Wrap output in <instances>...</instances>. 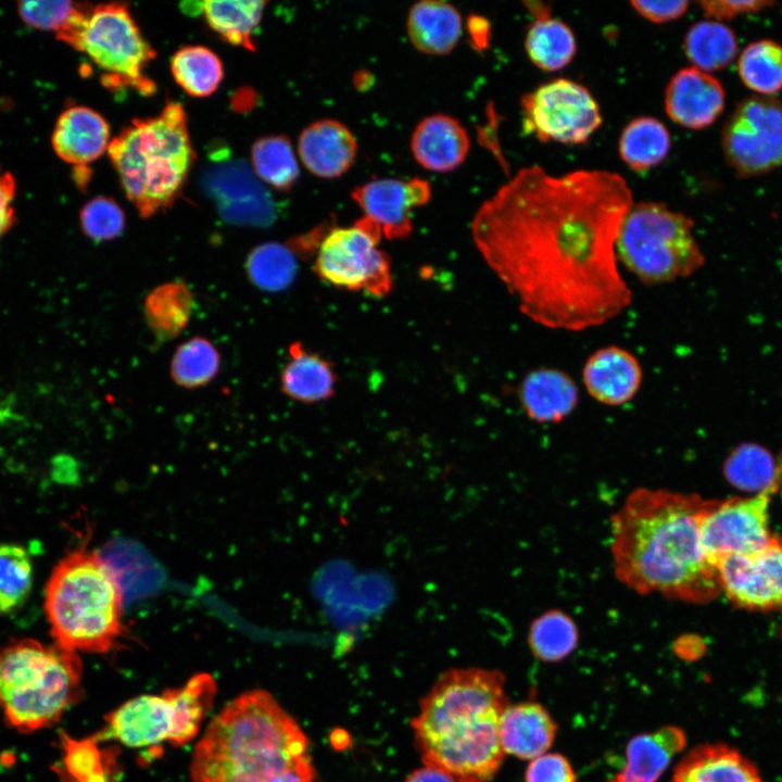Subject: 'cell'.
Returning a JSON list of instances; mask_svg holds the SVG:
<instances>
[{"label": "cell", "mask_w": 782, "mask_h": 782, "mask_svg": "<svg viewBox=\"0 0 782 782\" xmlns=\"http://www.w3.org/2000/svg\"><path fill=\"white\" fill-rule=\"evenodd\" d=\"M525 49L537 67L555 72L572 61L577 43L572 30L564 22L550 16L535 20L530 25L525 38Z\"/></svg>", "instance_id": "obj_33"}, {"label": "cell", "mask_w": 782, "mask_h": 782, "mask_svg": "<svg viewBox=\"0 0 782 782\" xmlns=\"http://www.w3.org/2000/svg\"><path fill=\"white\" fill-rule=\"evenodd\" d=\"M632 204L619 174L553 176L527 166L479 206L471 236L521 314L545 328L583 331L631 304L616 241Z\"/></svg>", "instance_id": "obj_1"}, {"label": "cell", "mask_w": 782, "mask_h": 782, "mask_svg": "<svg viewBox=\"0 0 782 782\" xmlns=\"http://www.w3.org/2000/svg\"><path fill=\"white\" fill-rule=\"evenodd\" d=\"M643 370L636 356L619 345L595 350L582 368V381L588 394L607 406L630 402L639 392Z\"/></svg>", "instance_id": "obj_19"}, {"label": "cell", "mask_w": 782, "mask_h": 782, "mask_svg": "<svg viewBox=\"0 0 782 782\" xmlns=\"http://www.w3.org/2000/svg\"><path fill=\"white\" fill-rule=\"evenodd\" d=\"M706 16L714 21H730L739 15L762 11L774 3L764 0H711L698 2Z\"/></svg>", "instance_id": "obj_46"}, {"label": "cell", "mask_w": 782, "mask_h": 782, "mask_svg": "<svg viewBox=\"0 0 782 782\" xmlns=\"http://www.w3.org/2000/svg\"><path fill=\"white\" fill-rule=\"evenodd\" d=\"M252 168L263 182L282 191L291 189L300 176L292 144L282 135L262 137L253 143Z\"/></svg>", "instance_id": "obj_40"}, {"label": "cell", "mask_w": 782, "mask_h": 782, "mask_svg": "<svg viewBox=\"0 0 782 782\" xmlns=\"http://www.w3.org/2000/svg\"><path fill=\"white\" fill-rule=\"evenodd\" d=\"M724 106L722 84L709 73L693 66L678 71L665 91L667 115L688 129L699 130L710 126Z\"/></svg>", "instance_id": "obj_18"}, {"label": "cell", "mask_w": 782, "mask_h": 782, "mask_svg": "<svg viewBox=\"0 0 782 782\" xmlns=\"http://www.w3.org/2000/svg\"><path fill=\"white\" fill-rule=\"evenodd\" d=\"M298 152L304 166L321 178H336L355 162L357 141L341 122L323 118L306 126L300 134Z\"/></svg>", "instance_id": "obj_20"}, {"label": "cell", "mask_w": 782, "mask_h": 782, "mask_svg": "<svg viewBox=\"0 0 782 782\" xmlns=\"http://www.w3.org/2000/svg\"><path fill=\"white\" fill-rule=\"evenodd\" d=\"M781 485H782V483H781Z\"/></svg>", "instance_id": "obj_54"}, {"label": "cell", "mask_w": 782, "mask_h": 782, "mask_svg": "<svg viewBox=\"0 0 782 782\" xmlns=\"http://www.w3.org/2000/svg\"><path fill=\"white\" fill-rule=\"evenodd\" d=\"M207 160L201 187L225 223L262 228L276 222L278 204L252 166L220 146L210 149Z\"/></svg>", "instance_id": "obj_14"}, {"label": "cell", "mask_w": 782, "mask_h": 782, "mask_svg": "<svg viewBox=\"0 0 782 782\" xmlns=\"http://www.w3.org/2000/svg\"><path fill=\"white\" fill-rule=\"evenodd\" d=\"M721 146L739 177L782 167V100L758 94L741 100L723 125Z\"/></svg>", "instance_id": "obj_12"}, {"label": "cell", "mask_w": 782, "mask_h": 782, "mask_svg": "<svg viewBox=\"0 0 782 782\" xmlns=\"http://www.w3.org/2000/svg\"><path fill=\"white\" fill-rule=\"evenodd\" d=\"M557 726L539 703L524 702L507 706L500 721V741L505 754L533 759L552 746Z\"/></svg>", "instance_id": "obj_24"}, {"label": "cell", "mask_w": 782, "mask_h": 782, "mask_svg": "<svg viewBox=\"0 0 782 782\" xmlns=\"http://www.w3.org/2000/svg\"><path fill=\"white\" fill-rule=\"evenodd\" d=\"M407 35L420 52L431 55L450 53L462 35L463 23L458 10L438 0L416 2L407 15Z\"/></svg>", "instance_id": "obj_27"}, {"label": "cell", "mask_w": 782, "mask_h": 782, "mask_svg": "<svg viewBox=\"0 0 782 782\" xmlns=\"http://www.w3.org/2000/svg\"><path fill=\"white\" fill-rule=\"evenodd\" d=\"M93 737L80 741L64 737L63 782H118L116 748H100Z\"/></svg>", "instance_id": "obj_34"}, {"label": "cell", "mask_w": 782, "mask_h": 782, "mask_svg": "<svg viewBox=\"0 0 782 782\" xmlns=\"http://www.w3.org/2000/svg\"><path fill=\"white\" fill-rule=\"evenodd\" d=\"M671 782H762L755 765L726 744L691 749L673 770Z\"/></svg>", "instance_id": "obj_25"}, {"label": "cell", "mask_w": 782, "mask_h": 782, "mask_svg": "<svg viewBox=\"0 0 782 782\" xmlns=\"http://www.w3.org/2000/svg\"><path fill=\"white\" fill-rule=\"evenodd\" d=\"M685 745L686 735L676 726L632 737L627 745L626 765L614 782H657Z\"/></svg>", "instance_id": "obj_26"}, {"label": "cell", "mask_w": 782, "mask_h": 782, "mask_svg": "<svg viewBox=\"0 0 782 782\" xmlns=\"http://www.w3.org/2000/svg\"><path fill=\"white\" fill-rule=\"evenodd\" d=\"M781 483L782 469L754 496L705 501L698 529L703 548L714 566L724 556L756 551L770 539L769 505Z\"/></svg>", "instance_id": "obj_15"}, {"label": "cell", "mask_w": 782, "mask_h": 782, "mask_svg": "<svg viewBox=\"0 0 782 782\" xmlns=\"http://www.w3.org/2000/svg\"><path fill=\"white\" fill-rule=\"evenodd\" d=\"M782 469V457L774 461L771 453L758 443L735 446L723 463V475L735 488L747 492H760L767 488Z\"/></svg>", "instance_id": "obj_36"}, {"label": "cell", "mask_w": 782, "mask_h": 782, "mask_svg": "<svg viewBox=\"0 0 782 782\" xmlns=\"http://www.w3.org/2000/svg\"><path fill=\"white\" fill-rule=\"evenodd\" d=\"M405 782H456L446 772L425 765L421 768L413 771L405 780Z\"/></svg>", "instance_id": "obj_50"}, {"label": "cell", "mask_w": 782, "mask_h": 782, "mask_svg": "<svg viewBox=\"0 0 782 782\" xmlns=\"http://www.w3.org/2000/svg\"><path fill=\"white\" fill-rule=\"evenodd\" d=\"M379 225L367 216L349 227H336L319 241L313 264L327 283L375 298L388 295L393 286L391 262L379 249Z\"/></svg>", "instance_id": "obj_11"}, {"label": "cell", "mask_w": 782, "mask_h": 782, "mask_svg": "<svg viewBox=\"0 0 782 782\" xmlns=\"http://www.w3.org/2000/svg\"><path fill=\"white\" fill-rule=\"evenodd\" d=\"M723 592L740 608L782 610V537L771 535L758 550L731 554L715 565Z\"/></svg>", "instance_id": "obj_16"}, {"label": "cell", "mask_w": 782, "mask_h": 782, "mask_svg": "<svg viewBox=\"0 0 782 782\" xmlns=\"http://www.w3.org/2000/svg\"><path fill=\"white\" fill-rule=\"evenodd\" d=\"M529 11L537 17V20L550 17V10L542 2L529 1L525 2Z\"/></svg>", "instance_id": "obj_52"}, {"label": "cell", "mask_w": 782, "mask_h": 782, "mask_svg": "<svg viewBox=\"0 0 782 782\" xmlns=\"http://www.w3.org/2000/svg\"><path fill=\"white\" fill-rule=\"evenodd\" d=\"M15 179L0 165V239L15 223L13 201L15 197Z\"/></svg>", "instance_id": "obj_48"}, {"label": "cell", "mask_w": 782, "mask_h": 782, "mask_svg": "<svg viewBox=\"0 0 782 782\" xmlns=\"http://www.w3.org/2000/svg\"><path fill=\"white\" fill-rule=\"evenodd\" d=\"M671 147L670 134L657 118L641 116L623 128L618 142L622 161L635 172L659 165Z\"/></svg>", "instance_id": "obj_32"}, {"label": "cell", "mask_w": 782, "mask_h": 782, "mask_svg": "<svg viewBox=\"0 0 782 782\" xmlns=\"http://www.w3.org/2000/svg\"><path fill=\"white\" fill-rule=\"evenodd\" d=\"M265 4L264 1H189L181 3V9L190 15H201L228 43L254 51L253 37Z\"/></svg>", "instance_id": "obj_29"}, {"label": "cell", "mask_w": 782, "mask_h": 782, "mask_svg": "<svg viewBox=\"0 0 782 782\" xmlns=\"http://www.w3.org/2000/svg\"><path fill=\"white\" fill-rule=\"evenodd\" d=\"M81 7L83 3L62 0L20 1L17 11L26 25L53 30L58 35L70 25Z\"/></svg>", "instance_id": "obj_44"}, {"label": "cell", "mask_w": 782, "mask_h": 782, "mask_svg": "<svg viewBox=\"0 0 782 782\" xmlns=\"http://www.w3.org/2000/svg\"><path fill=\"white\" fill-rule=\"evenodd\" d=\"M695 493L638 488L611 516L610 553L618 580L639 594L708 603L721 593L703 548Z\"/></svg>", "instance_id": "obj_2"}, {"label": "cell", "mask_w": 782, "mask_h": 782, "mask_svg": "<svg viewBox=\"0 0 782 782\" xmlns=\"http://www.w3.org/2000/svg\"><path fill=\"white\" fill-rule=\"evenodd\" d=\"M525 414L539 424H557L570 416L579 403V388L570 375L553 367L527 373L518 386Z\"/></svg>", "instance_id": "obj_21"}, {"label": "cell", "mask_w": 782, "mask_h": 782, "mask_svg": "<svg viewBox=\"0 0 782 782\" xmlns=\"http://www.w3.org/2000/svg\"><path fill=\"white\" fill-rule=\"evenodd\" d=\"M83 232L96 242L119 237L125 228V214L111 198L97 197L89 200L79 212Z\"/></svg>", "instance_id": "obj_43"}, {"label": "cell", "mask_w": 782, "mask_h": 782, "mask_svg": "<svg viewBox=\"0 0 782 782\" xmlns=\"http://www.w3.org/2000/svg\"><path fill=\"white\" fill-rule=\"evenodd\" d=\"M108 152L141 217L171 207L195 159L182 105L171 101L156 116L133 121L110 141Z\"/></svg>", "instance_id": "obj_6"}, {"label": "cell", "mask_w": 782, "mask_h": 782, "mask_svg": "<svg viewBox=\"0 0 782 782\" xmlns=\"http://www.w3.org/2000/svg\"><path fill=\"white\" fill-rule=\"evenodd\" d=\"M676 652L679 656L686 659H696L704 652V643L697 636L686 635L676 644Z\"/></svg>", "instance_id": "obj_51"}, {"label": "cell", "mask_w": 782, "mask_h": 782, "mask_svg": "<svg viewBox=\"0 0 782 782\" xmlns=\"http://www.w3.org/2000/svg\"><path fill=\"white\" fill-rule=\"evenodd\" d=\"M83 666L76 652L22 639L0 649V707L28 733L56 723L78 701Z\"/></svg>", "instance_id": "obj_7"}, {"label": "cell", "mask_w": 782, "mask_h": 782, "mask_svg": "<svg viewBox=\"0 0 782 782\" xmlns=\"http://www.w3.org/2000/svg\"><path fill=\"white\" fill-rule=\"evenodd\" d=\"M220 355L206 338L197 336L181 343L171 361V377L185 389L206 386L218 374Z\"/></svg>", "instance_id": "obj_41"}, {"label": "cell", "mask_w": 782, "mask_h": 782, "mask_svg": "<svg viewBox=\"0 0 782 782\" xmlns=\"http://www.w3.org/2000/svg\"><path fill=\"white\" fill-rule=\"evenodd\" d=\"M87 56L103 72L105 87L133 88L148 96L155 90L146 75L155 51L142 35L126 4L84 3L70 25L55 35Z\"/></svg>", "instance_id": "obj_10"}, {"label": "cell", "mask_w": 782, "mask_h": 782, "mask_svg": "<svg viewBox=\"0 0 782 782\" xmlns=\"http://www.w3.org/2000/svg\"><path fill=\"white\" fill-rule=\"evenodd\" d=\"M194 297L180 279L153 288L143 301V316L156 344L178 337L191 319Z\"/></svg>", "instance_id": "obj_30"}, {"label": "cell", "mask_w": 782, "mask_h": 782, "mask_svg": "<svg viewBox=\"0 0 782 782\" xmlns=\"http://www.w3.org/2000/svg\"><path fill=\"white\" fill-rule=\"evenodd\" d=\"M336 382V373L327 360L299 341L290 344L289 361L280 373L283 394L302 403H317L333 396Z\"/></svg>", "instance_id": "obj_28"}, {"label": "cell", "mask_w": 782, "mask_h": 782, "mask_svg": "<svg viewBox=\"0 0 782 782\" xmlns=\"http://www.w3.org/2000/svg\"><path fill=\"white\" fill-rule=\"evenodd\" d=\"M216 693L214 678L197 673L180 688L133 697L105 716L106 727L94 739L112 737L133 748L185 745L199 733Z\"/></svg>", "instance_id": "obj_9"}, {"label": "cell", "mask_w": 782, "mask_h": 782, "mask_svg": "<svg viewBox=\"0 0 782 782\" xmlns=\"http://www.w3.org/2000/svg\"><path fill=\"white\" fill-rule=\"evenodd\" d=\"M694 222L664 203L632 204L616 241L618 263L646 286L688 278L705 263Z\"/></svg>", "instance_id": "obj_8"}, {"label": "cell", "mask_w": 782, "mask_h": 782, "mask_svg": "<svg viewBox=\"0 0 782 782\" xmlns=\"http://www.w3.org/2000/svg\"><path fill=\"white\" fill-rule=\"evenodd\" d=\"M308 740L272 694L245 692L226 705L195 745L192 782H314Z\"/></svg>", "instance_id": "obj_4"}, {"label": "cell", "mask_w": 782, "mask_h": 782, "mask_svg": "<svg viewBox=\"0 0 782 782\" xmlns=\"http://www.w3.org/2000/svg\"><path fill=\"white\" fill-rule=\"evenodd\" d=\"M607 782H614V780L607 781Z\"/></svg>", "instance_id": "obj_53"}, {"label": "cell", "mask_w": 782, "mask_h": 782, "mask_svg": "<svg viewBox=\"0 0 782 782\" xmlns=\"http://www.w3.org/2000/svg\"><path fill=\"white\" fill-rule=\"evenodd\" d=\"M45 611L54 643L104 654L125 636L124 591L113 566L97 551H71L53 567Z\"/></svg>", "instance_id": "obj_5"}, {"label": "cell", "mask_w": 782, "mask_h": 782, "mask_svg": "<svg viewBox=\"0 0 782 782\" xmlns=\"http://www.w3.org/2000/svg\"><path fill=\"white\" fill-rule=\"evenodd\" d=\"M634 10L654 23L677 20L688 10V1H631Z\"/></svg>", "instance_id": "obj_47"}, {"label": "cell", "mask_w": 782, "mask_h": 782, "mask_svg": "<svg viewBox=\"0 0 782 782\" xmlns=\"http://www.w3.org/2000/svg\"><path fill=\"white\" fill-rule=\"evenodd\" d=\"M470 140L466 128L453 116L432 114L422 118L411 138L416 162L426 169L446 173L467 157Z\"/></svg>", "instance_id": "obj_23"}, {"label": "cell", "mask_w": 782, "mask_h": 782, "mask_svg": "<svg viewBox=\"0 0 782 782\" xmlns=\"http://www.w3.org/2000/svg\"><path fill=\"white\" fill-rule=\"evenodd\" d=\"M578 628L573 619L560 609H550L530 625L528 643L535 658L556 663L568 657L577 647Z\"/></svg>", "instance_id": "obj_39"}, {"label": "cell", "mask_w": 782, "mask_h": 782, "mask_svg": "<svg viewBox=\"0 0 782 782\" xmlns=\"http://www.w3.org/2000/svg\"><path fill=\"white\" fill-rule=\"evenodd\" d=\"M525 779L526 782H577L570 762L557 753L543 754L531 759Z\"/></svg>", "instance_id": "obj_45"}, {"label": "cell", "mask_w": 782, "mask_h": 782, "mask_svg": "<svg viewBox=\"0 0 782 782\" xmlns=\"http://www.w3.org/2000/svg\"><path fill=\"white\" fill-rule=\"evenodd\" d=\"M51 141L61 160L83 167L98 160L108 150L110 127L104 117L94 110L72 105L60 114Z\"/></svg>", "instance_id": "obj_22"}, {"label": "cell", "mask_w": 782, "mask_h": 782, "mask_svg": "<svg viewBox=\"0 0 782 782\" xmlns=\"http://www.w3.org/2000/svg\"><path fill=\"white\" fill-rule=\"evenodd\" d=\"M352 199L381 228L390 240L407 238L413 231L411 210L426 204L431 188L426 179L414 177L407 181L381 178L357 186Z\"/></svg>", "instance_id": "obj_17"}, {"label": "cell", "mask_w": 782, "mask_h": 782, "mask_svg": "<svg viewBox=\"0 0 782 782\" xmlns=\"http://www.w3.org/2000/svg\"><path fill=\"white\" fill-rule=\"evenodd\" d=\"M504 684L496 669L445 671L411 722L424 764L456 782L491 780L505 756L500 741V721L508 706Z\"/></svg>", "instance_id": "obj_3"}, {"label": "cell", "mask_w": 782, "mask_h": 782, "mask_svg": "<svg viewBox=\"0 0 782 782\" xmlns=\"http://www.w3.org/2000/svg\"><path fill=\"white\" fill-rule=\"evenodd\" d=\"M31 583L28 553L17 544L0 543V613L18 607L28 596Z\"/></svg>", "instance_id": "obj_42"}, {"label": "cell", "mask_w": 782, "mask_h": 782, "mask_svg": "<svg viewBox=\"0 0 782 782\" xmlns=\"http://www.w3.org/2000/svg\"><path fill=\"white\" fill-rule=\"evenodd\" d=\"M522 129L541 141L579 144L602 124L600 106L581 84L558 78L521 97Z\"/></svg>", "instance_id": "obj_13"}, {"label": "cell", "mask_w": 782, "mask_h": 782, "mask_svg": "<svg viewBox=\"0 0 782 782\" xmlns=\"http://www.w3.org/2000/svg\"><path fill=\"white\" fill-rule=\"evenodd\" d=\"M176 83L190 96L207 97L219 87L224 68L219 58L203 46H186L171 61Z\"/></svg>", "instance_id": "obj_37"}, {"label": "cell", "mask_w": 782, "mask_h": 782, "mask_svg": "<svg viewBox=\"0 0 782 782\" xmlns=\"http://www.w3.org/2000/svg\"><path fill=\"white\" fill-rule=\"evenodd\" d=\"M742 83L758 96H773L782 90V45L772 39L748 43L737 59Z\"/></svg>", "instance_id": "obj_35"}, {"label": "cell", "mask_w": 782, "mask_h": 782, "mask_svg": "<svg viewBox=\"0 0 782 782\" xmlns=\"http://www.w3.org/2000/svg\"><path fill=\"white\" fill-rule=\"evenodd\" d=\"M683 47L693 67L706 73L726 68L737 54L734 31L714 20L693 24L685 34Z\"/></svg>", "instance_id": "obj_31"}, {"label": "cell", "mask_w": 782, "mask_h": 782, "mask_svg": "<svg viewBox=\"0 0 782 782\" xmlns=\"http://www.w3.org/2000/svg\"><path fill=\"white\" fill-rule=\"evenodd\" d=\"M244 269L248 279L257 289L280 292L295 278V253L289 245L279 242L261 243L249 252Z\"/></svg>", "instance_id": "obj_38"}, {"label": "cell", "mask_w": 782, "mask_h": 782, "mask_svg": "<svg viewBox=\"0 0 782 782\" xmlns=\"http://www.w3.org/2000/svg\"><path fill=\"white\" fill-rule=\"evenodd\" d=\"M467 26L471 45L478 50L485 49L491 37L489 21L483 16L471 15L468 18Z\"/></svg>", "instance_id": "obj_49"}]
</instances>
